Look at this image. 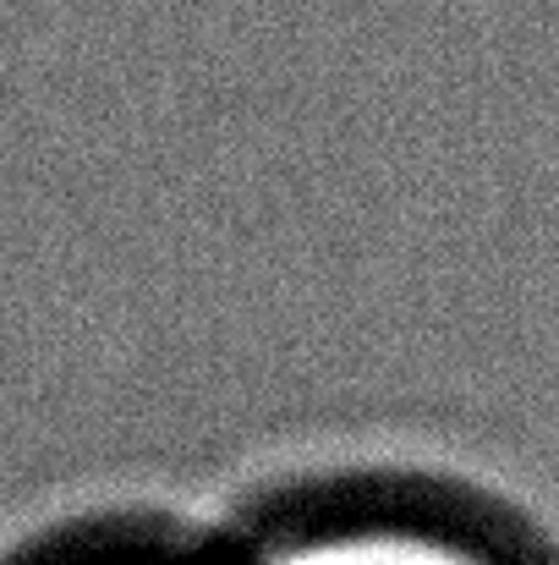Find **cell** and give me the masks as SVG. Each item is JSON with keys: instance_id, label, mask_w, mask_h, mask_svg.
Segmentation results:
<instances>
[{"instance_id": "cell-1", "label": "cell", "mask_w": 559, "mask_h": 565, "mask_svg": "<svg viewBox=\"0 0 559 565\" xmlns=\"http://www.w3.org/2000/svg\"><path fill=\"white\" fill-rule=\"evenodd\" d=\"M230 565H559L555 527L461 467L346 461L258 489L225 522Z\"/></svg>"}, {"instance_id": "cell-2", "label": "cell", "mask_w": 559, "mask_h": 565, "mask_svg": "<svg viewBox=\"0 0 559 565\" xmlns=\"http://www.w3.org/2000/svg\"><path fill=\"white\" fill-rule=\"evenodd\" d=\"M0 565H230L225 527L165 511H88L22 539Z\"/></svg>"}]
</instances>
